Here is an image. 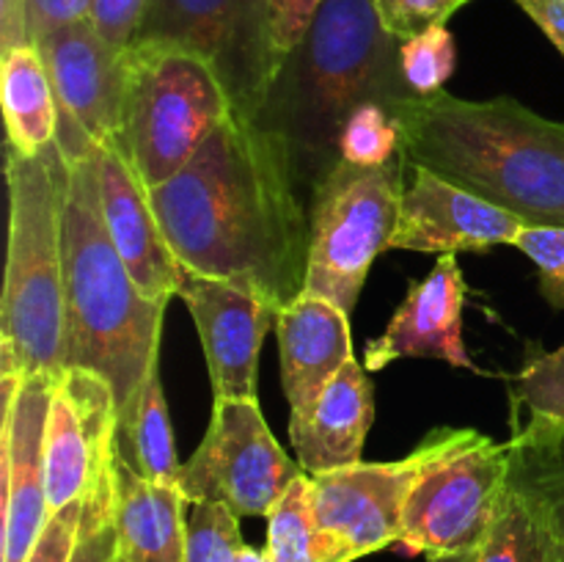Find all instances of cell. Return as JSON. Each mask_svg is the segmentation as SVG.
<instances>
[{"instance_id": "cell-1", "label": "cell", "mask_w": 564, "mask_h": 562, "mask_svg": "<svg viewBox=\"0 0 564 562\" xmlns=\"http://www.w3.org/2000/svg\"><path fill=\"white\" fill-rule=\"evenodd\" d=\"M149 198L187 270L231 281L279 312L303 295L308 215L290 149L259 119L231 110Z\"/></svg>"}, {"instance_id": "cell-2", "label": "cell", "mask_w": 564, "mask_h": 562, "mask_svg": "<svg viewBox=\"0 0 564 562\" xmlns=\"http://www.w3.org/2000/svg\"><path fill=\"white\" fill-rule=\"evenodd\" d=\"M400 152L527 226H564V121L512 97L463 99L449 91L394 105Z\"/></svg>"}, {"instance_id": "cell-3", "label": "cell", "mask_w": 564, "mask_h": 562, "mask_svg": "<svg viewBox=\"0 0 564 562\" xmlns=\"http://www.w3.org/2000/svg\"><path fill=\"white\" fill-rule=\"evenodd\" d=\"M413 97L400 42L380 22L375 0H325L303 42L281 64L262 114L290 149L297 185H317L339 163V132L367 102L394 108Z\"/></svg>"}, {"instance_id": "cell-4", "label": "cell", "mask_w": 564, "mask_h": 562, "mask_svg": "<svg viewBox=\"0 0 564 562\" xmlns=\"http://www.w3.org/2000/svg\"><path fill=\"white\" fill-rule=\"evenodd\" d=\"M64 295V369L102 375L124 419L149 369L160 361L165 303L143 298L105 229L97 149L66 160Z\"/></svg>"}, {"instance_id": "cell-5", "label": "cell", "mask_w": 564, "mask_h": 562, "mask_svg": "<svg viewBox=\"0 0 564 562\" xmlns=\"http://www.w3.org/2000/svg\"><path fill=\"white\" fill-rule=\"evenodd\" d=\"M9 251L0 298V375L64 372V185L58 141L42 154L6 149Z\"/></svg>"}, {"instance_id": "cell-6", "label": "cell", "mask_w": 564, "mask_h": 562, "mask_svg": "<svg viewBox=\"0 0 564 562\" xmlns=\"http://www.w3.org/2000/svg\"><path fill=\"white\" fill-rule=\"evenodd\" d=\"M124 61V105L116 141L152 191L185 169L235 105L213 66L187 50L135 42Z\"/></svg>"}, {"instance_id": "cell-7", "label": "cell", "mask_w": 564, "mask_h": 562, "mask_svg": "<svg viewBox=\"0 0 564 562\" xmlns=\"http://www.w3.org/2000/svg\"><path fill=\"white\" fill-rule=\"evenodd\" d=\"M402 160L400 152V160L375 169L339 160L314 185L303 292L356 312L369 268L391 248L400 220Z\"/></svg>"}, {"instance_id": "cell-8", "label": "cell", "mask_w": 564, "mask_h": 562, "mask_svg": "<svg viewBox=\"0 0 564 562\" xmlns=\"http://www.w3.org/2000/svg\"><path fill=\"white\" fill-rule=\"evenodd\" d=\"M510 479V446L474 428H446L444 444L413 483L400 549L452 556L477 551Z\"/></svg>"}, {"instance_id": "cell-9", "label": "cell", "mask_w": 564, "mask_h": 562, "mask_svg": "<svg viewBox=\"0 0 564 562\" xmlns=\"http://www.w3.org/2000/svg\"><path fill=\"white\" fill-rule=\"evenodd\" d=\"M135 42L171 44L204 58L235 110L251 119L262 114L281 69L262 0H147Z\"/></svg>"}, {"instance_id": "cell-10", "label": "cell", "mask_w": 564, "mask_h": 562, "mask_svg": "<svg viewBox=\"0 0 564 562\" xmlns=\"http://www.w3.org/2000/svg\"><path fill=\"white\" fill-rule=\"evenodd\" d=\"M303 474L275 441L259 400H215L204 441L182 463L176 485L191 505L218 501L237 518H268Z\"/></svg>"}, {"instance_id": "cell-11", "label": "cell", "mask_w": 564, "mask_h": 562, "mask_svg": "<svg viewBox=\"0 0 564 562\" xmlns=\"http://www.w3.org/2000/svg\"><path fill=\"white\" fill-rule=\"evenodd\" d=\"M446 428L430 430L422 444L400 461L356 463L325 474H308L317 527L345 562L400 543L402 512L413 483L444 444Z\"/></svg>"}, {"instance_id": "cell-12", "label": "cell", "mask_w": 564, "mask_h": 562, "mask_svg": "<svg viewBox=\"0 0 564 562\" xmlns=\"http://www.w3.org/2000/svg\"><path fill=\"white\" fill-rule=\"evenodd\" d=\"M119 406L102 375L66 367L55 378L44 439L50 510L83 501L113 485Z\"/></svg>"}, {"instance_id": "cell-13", "label": "cell", "mask_w": 564, "mask_h": 562, "mask_svg": "<svg viewBox=\"0 0 564 562\" xmlns=\"http://www.w3.org/2000/svg\"><path fill=\"white\" fill-rule=\"evenodd\" d=\"M58 99V147L66 160L83 158L121 130L124 105V53L110 47L91 20L58 28L39 39Z\"/></svg>"}, {"instance_id": "cell-14", "label": "cell", "mask_w": 564, "mask_h": 562, "mask_svg": "<svg viewBox=\"0 0 564 562\" xmlns=\"http://www.w3.org/2000/svg\"><path fill=\"white\" fill-rule=\"evenodd\" d=\"M3 378V551L0 562H28L47 527L50 499L44 474V439L55 378L50 375H0Z\"/></svg>"}, {"instance_id": "cell-15", "label": "cell", "mask_w": 564, "mask_h": 562, "mask_svg": "<svg viewBox=\"0 0 564 562\" xmlns=\"http://www.w3.org/2000/svg\"><path fill=\"white\" fill-rule=\"evenodd\" d=\"M176 298L187 306L207 356L215 400H259V350L279 309L231 281L182 264Z\"/></svg>"}, {"instance_id": "cell-16", "label": "cell", "mask_w": 564, "mask_h": 562, "mask_svg": "<svg viewBox=\"0 0 564 562\" xmlns=\"http://www.w3.org/2000/svg\"><path fill=\"white\" fill-rule=\"evenodd\" d=\"M523 226L518 215L413 165L411 185L402 191L391 248L422 253L488 251L494 246H516Z\"/></svg>"}, {"instance_id": "cell-17", "label": "cell", "mask_w": 564, "mask_h": 562, "mask_svg": "<svg viewBox=\"0 0 564 562\" xmlns=\"http://www.w3.org/2000/svg\"><path fill=\"white\" fill-rule=\"evenodd\" d=\"M466 279L457 253H438V262L424 279L411 281L405 301L391 314L378 339L367 342L364 367L369 372L386 369L400 358H438L455 369H471L463 339Z\"/></svg>"}, {"instance_id": "cell-18", "label": "cell", "mask_w": 564, "mask_h": 562, "mask_svg": "<svg viewBox=\"0 0 564 562\" xmlns=\"http://www.w3.org/2000/svg\"><path fill=\"white\" fill-rule=\"evenodd\" d=\"M97 165L105 229L116 251L124 259L143 298L169 306L171 298H176L182 262L165 240L149 187L116 138L97 147Z\"/></svg>"}, {"instance_id": "cell-19", "label": "cell", "mask_w": 564, "mask_h": 562, "mask_svg": "<svg viewBox=\"0 0 564 562\" xmlns=\"http://www.w3.org/2000/svg\"><path fill=\"white\" fill-rule=\"evenodd\" d=\"M281 356V386L290 402V417H297L319 391L341 372L352 353L350 314L317 295H297L275 317Z\"/></svg>"}, {"instance_id": "cell-20", "label": "cell", "mask_w": 564, "mask_h": 562, "mask_svg": "<svg viewBox=\"0 0 564 562\" xmlns=\"http://www.w3.org/2000/svg\"><path fill=\"white\" fill-rule=\"evenodd\" d=\"M375 424V391L358 358L319 391L312 408L290 417V441L306 474H325L364 461L369 428Z\"/></svg>"}, {"instance_id": "cell-21", "label": "cell", "mask_w": 564, "mask_h": 562, "mask_svg": "<svg viewBox=\"0 0 564 562\" xmlns=\"http://www.w3.org/2000/svg\"><path fill=\"white\" fill-rule=\"evenodd\" d=\"M187 505L180 485L141 477L116 450L113 527L127 562H185Z\"/></svg>"}, {"instance_id": "cell-22", "label": "cell", "mask_w": 564, "mask_h": 562, "mask_svg": "<svg viewBox=\"0 0 564 562\" xmlns=\"http://www.w3.org/2000/svg\"><path fill=\"white\" fill-rule=\"evenodd\" d=\"M510 488L523 496L564 562V419L527 417L512 424Z\"/></svg>"}, {"instance_id": "cell-23", "label": "cell", "mask_w": 564, "mask_h": 562, "mask_svg": "<svg viewBox=\"0 0 564 562\" xmlns=\"http://www.w3.org/2000/svg\"><path fill=\"white\" fill-rule=\"evenodd\" d=\"M0 97L9 149L42 154L58 141V99L42 50L33 42L6 50L0 58Z\"/></svg>"}, {"instance_id": "cell-24", "label": "cell", "mask_w": 564, "mask_h": 562, "mask_svg": "<svg viewBox=\"0 0 564 562\" xmlns=\"http://www.w3.org/2000/svg\"><path fill=\"white\" fill-rule=\"evenodd\" d=\"M119 455L152 483L176 485L180 479L182 463L160 380V361L149 369L127 417L119 419Z\"/></svg>"}, {"instance_id": "cell-25", "label": "cell", "mask_w": 564, "mask_h": 562, "mask_svg": "<svg viewBox=\"0 0 564 562\" xmlns=\"http://www.w3.org/2000/svg\"><path fill=\"white\" fill-rule=\"evenodd\" d=\"M264 551L270 562H345L339 549L317 527L308 474L295 479V485L268 516Z\"/></svg>"}, {"instance_id": "cell-26", "label": "cell", "mask_w": 564, "mask_h": 562, "mask_svg": "<svg viewBox=\"0 0 564 562\" xmlns=\"http://www.w3.org/2000/svg\"><path fill=\"white\" fill-rule=\"evenodd\" d=\"M477 562H560L551 534L510 483L479 543Z\"/></svg>"}, {"instance_id": "cell-27", "label": "cell", "mask_w": 564, "mask_h": 562, "mask_svg": "<svg viewBox=\"0 0 564 562\" xmlns=\"http://www.w3.org/2000/svg\"><path fill=\"white\" fill-rule=\"evenodd\" d=\"M512 419H564V345L556 350H540L538 342L527 345V358L512 380Z\"/></svg>"}, {"instance_id": "cell-28", "label": "cell", "mask_w": 564, "mask_h": 562, "mask_svg": "<svg viewBox=\"0 0 564 562\" xmlns=\"http://www.w3.org/2000/svg\"><path fill=\"white\" fill-rule=\"evenodd\" d=\"M400 154V127L394 110L380 102H367L352 110L339 132V160L350 165H386Z\"/></svg>"}, {"instance_id": "cell-29", "label": "cell", "mask_w": 564, "mask_h": 562, "mask_svg": "<svg viewBox=\"0 0 564 562\" xmlns=\"http://www.w3.org/2000/svg\"><path fill=\"white\" fill-rule=\"evenodd\" d=\"M400 64L413 94L427 97L444 91V83L449 80L457 64L455 36L446 25L427 28L400 42Z\"/></svg>"}, {"instance_id": "cell-30", "label": "cell", "mask_w": 564, "mask_h": 562, "mask_svg": "<svg viewBox=\"0 0 564 562\" xmlns=\"http://www.w3.org/2000/svg\"><path fill=\"white\" fill-rule=\"evenodd\" d=\"M246 549L240 518L218 501L193 505L187 518L185 562H235Z\"/></svg>"}, {"instance_id": "cell-31", "label": "cell", "mask_w": 564, "mask_h": 562, "mask_svg": "<svg viewBox=\"0 0 564 562\" xmlns=\"http://www.w3.org/2000/svg\"><path fill=\"white\" fill-rule=\"evenodd\" d=\"M516 248L538 264L545 301L564 309V226H523Z\"/></svg>"}, {"instance_id": "cell-32", "label": "cell", "mask_w": 564, "mask_h": 562, "mask_svg": "<svg viewBox=\"0 0 564 562\" xmlns=\"http://www.w3.org/2000/svg\"><path fill=\"white\" fill-rule=\"evenodd\" d=\"M119 538L113 527V485L88 496L72 562H116Z\"/></svg>"}, {"instance_id": "cell-33", "label": "cell", "mask_w": 564, "mask_h": 562, "mask_svg": "<svg viewBox=\"0 0 564 562\" xmlns=\"http://www.w3.org/2000/svg\"><path fill=\"white\" fill-rule=\"evenodd\" d=\"M466 3L471 0H375V9L386 31L397 42H405L427 28L446 25Z\"/></svg>"}, {"instance_id": "cell-34", "label": "cell", "mask_w": 564, "mask_h": 562, "mask_svg": "<svg viewBox=\"0 0 564 562\" xmlns=\"http://www.w3.org/2000/svg\"><path fill=\"white\" fill-rule=\"evenodd\" d=\"M270 20V33H273V47L279 53L281 64L286 55L303 42L308 28L317 20L325 0H262Z\"/></svg>"}, {"instance_id": "cell-35", "label": "cell", "mask_w": 564, "mask_h": 562, "mask_svg": "<svg viewBox=\"0 0 564 562\" xmlns=\"http://www.w3.org/2000/svg\"><path fill=\"white\" fill-rule=\"evenodd\" d=\"M147 0H91V25L119 53L132 47Z\"/></svg>"}, {"instance_id": "cell-36", "label": "cell", "mask_w": 564, "mask_h": 562, "mask_svg": "<svg viewBox=\"0 0 564 562\" xmlns=\"http://www.w3.org/2000/svg\"><path fill=\"white\" fill-rule=\"evenodd\" d=\"M83 505H86V499L72 501V505L61 507V510H55L50 516L47 527L39 534L28 562H72L77 534H80Z\"/></svg>"}, {"instance_id": "cell-37", "label": "cell", "mask_w": 564, "mask_h": 562, "mask_svg": "<svg viewBox=\"0 0 564 562\" xmlns=\"http://www.w3.org/2000/svg\"><path fill=\"white\" fill-rule=\"evenodd\" d=\"M83 20H91V0H28V33L33 44Z\"/></svg>"}, {"instance_id": "cell-38", "label": "cell", "mask_w": 564, "mask_h": 562, "mask_svg": "<svg viewBox=\"0 0 564 562\" xmlns=\"http://www.w3.org/2000/svg\"><path fill=\"white\" fill-rule=\"evenodd\" d=\"M564 55V0H516Z\"/></svg>"}, {"instance_id": "cell-39", "label": "cell", "mask_w": 564, "mask_h": 562, "mask_svg": "<svg viewBox=\"0 0 564 562\" xmlns=\"http://www.w3.org/2000/svg\"><path fill=\"white\" fill-rule=\"evenodd\" d=\"M28 42H31L28 0H0V47H3V53Z\"/></svg>"}, {"instance_id": "cell-40", "label": "cell", "mask_w": 564, "mask_h": 562, "mask_svg": "<svg viewBox=\"0 0 564 562\" xmlns=\"http://www.w3.org/2000/svg\"><path fill=\"white\" fill-rule=\"evenodd\" d=\"M235 562H270L268 560V551H259V549H251V545L246 543V549L237 554Z\"/></svg>"}, {"instance_id": "cell-41", "label": "cell", "mask_w": 564, "mask_h": 562, "mask_svg": "<svg viewBox=\"0 0 564 562\" xmlns=\"http://www.w3.org/2000/svg\"><path fill=\"white\" fill-rule=\"evenodd\" d=\"M427 562H477V551H468V554H452V556H427Z\"/></svg>"}, {"instance_id": "cell-42", "label": "cell", "mask_w": 564, "mask_h": 562, "mask_svg": "<svg viewBox=\"0 0 564 562\" xmlns=\"http://www.w3.org/2000/svg\"><path fill=\"white\" fill-rule=\"evenodd\" d=\"M116 562H127V560H124V556H121V554H116Z\"/></svg>"}]
</instances>
